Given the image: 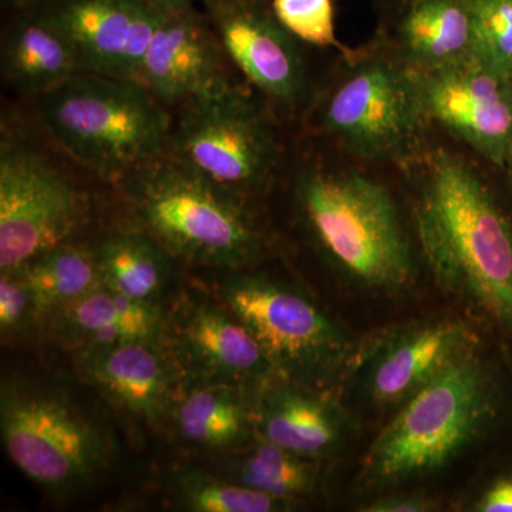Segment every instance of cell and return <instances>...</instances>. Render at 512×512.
I'll return each instance as SVG.
<instances>
[{
	"mask_svg": "<svg viewBox=\"0 0 512 512\" xmlns=\"http://www.w3.org/2000/svg\"><path fill=\"white\" fill-rule=\"evenodd\" d=\"M414 224L437 284L512 333V225L476 170L443 148L433 151Z\"/></svg>",
	"mask_w": 512,
	"mask_h": 512,
	"instance_id": "obj_1",
	"label": "cell"
},
{
	"mask_svg": "<svg viewBox=\"0 0 512 512\" xmlns=\"http://www.w3.org/2000/svg\"><path fill=\"white\" fill-rule=\"evenodd\" d=\"M295 198L305 227L340 274L379 292L412 284V244L393 195L379 181L311 168L299 174Z\"/></svg>",
	"mask_w": 512,
	"mask_h": 512,
	"instance_id": "obj_2",
	"label": "cell"
},
{
	"mask_svg": "<svg viewBox=\"0 0 512 512\" xmlns=\"http://www.w3.org/2000/svg\"><path fill=\"white\" fill-rule=\"evenodd\" d=\"M497 414V390L477 349L399 407L363 460L370 487H396L447 467L483 437Z\"/></svg>",
	"mask_w": 512,
	"mask_h": 512,
	"instance_id": "obj_3",
	"label": "cell"
},
{
	"mask_svg": "<svg viewBox=\"0 0 512 512\" xmlns=\"http://www.w3.org/2000/svg\"><path fill=\"white\" fill-rule=\"evenodd\" d=\"M36 103L57 146L104 180H123L164 154L173 124L140 83L103 74H73Z\"/></svg>",
	"mask_w": 512,
	"mask_h": 512,
	"instance_id": "obj_4",
	"label": "cell"
},
{
	"mask_svg": "<svg viewBox=\"0 0 512 512\" xmlns=\"http://www.w3.org/2000/svg\"><path fill=\"white\" fill-rule=\"evenodd\" d=\"M126 180L141 229L173 258L242 269L261 255L262 238L242 194L167 153L141 165Z\"/></svg>",
	"mask_w": 512,
	"mask_h": 512,
	"instance_id": "obj_5",
	"label": "cell"
},
{
	"mask_svg": "<svg viewBox=\"0 0 512 512\" xmlns=\"http://www.w3.org/2000/svg\"><path fill=\"white\" fill-rule=\"evenodd\" d=\"M221 298L251 330L276 375L328 392L355 366L359 355L352 340L292 286L239 275L222 285Z\"/></svg>",
	"mask_w": 512,
	"mask_h": 512,
	"instance_id": "obj_6",
	"label": "cell"
},
{
	"mask_svg": "<svg viewBox=\"0 0 512 512\" xmlns=\"http://www.w3.org/2000/svg\"><path fill=\"white\" fill-rule=\"evenodd\" d=\"M319 126L357 158L403 161L420 143L426 113L419 74L399 59H360L320 104Z\"/></svg>",
	"mask_w": 512,
	"mask_h": 512,
	"instance_id": "obj_7",
	"label": "cell"
},
{
	"mask_svg": "<svg viewBox=\"0 0 512 512\" xmlns=\"http://www.w3.org/2000/svg\"><path fill=\"white\" fill-rule=\"evenodd\" d=\"M0 434L13 464L50 491L79 490L109 461L103 433L60 394L29 384L3 383Z\"/></svg>",
	"mask_w": 512,
	"mask_h": 512,
	"instance_id": "obj_8",
	"label": "cell"
},
{
	"mask_svg": "<svg viewBox=\"0 0 512 512\" xmlns=\"http://www.w3.org/2000/svg\"><path fill=\"white\" fill-rule=\"evenodd\" d=\"M165 153L222 187L244 194L268 180L279 148L264 110L234 84L180 106Z\"/></svg>",
	"mask_w": 512,
	"mask_h": 512,
	"instance_id": "obj_9",
	"label": "cell"
},
{
	"mask_svg": "<svg viewBox=\"0 0 512 512\" xmlns=\"http://www.w3.org/2000/svg\"><path fill=\"white\" fill-rule=\"evenodd\" d=\"M87 212L84 192L49 158L15 138H2L0 271L69 242Z\"/></svg>",
	"mask_w": 512,
	"mask_h": 512,
	"instance_id": "obj_10",
	"label": "cell"
},
{
	"mask_svg": "<svg viewBox=\"0 0 512 512\" xmlns=\"http://www.w3.org/2000/svg\"><path fill=\"white\" fill-rule=\"evenodd\" d=\"M474 349L470 326L447 316L386 333L357 356L352 370L370 403L400 407Z\"/></svg>",
	"mask_w": 512,
	"mask_h": 512,
	"instance_id": "obj_11",
	"label": "cell"
},
{
	"mask_svg": "<svg viewBox=\"0 0 512 512\" xmlns=\"http://www.w3.org/2000/svg\"><path fill=\"white\" fill-rule=\"evenodd\" d=\"M427 121L481 156L503 163L512 151V79L478 60L419 74Z\"/></svg>",
	"mask_w": 512,
	"mask_h": 512,
	"instance_id": "obj_12",
	"label": "cell"
},
{
	"mask_svg": "<svg viewBox=\"0 0 512 512\" xmlns=\"http://www.w3.org/2000/svg\"><path fill=\"white\" fill-rule=\"evenodd\" d=\"M229 59L207 13L195 6L161 12L136 82L163 104H183L234 86Z\"/></svg>",
	"mask_w": 512,
	"mask_h": 512,
	"instance_id": "obj_13",
	"label": "cell"
},
{
	"mask_svg": "<svg viewBox=\"0 0 512 512\" xmlns=\"http://www.w3.org/2000/svg\"><path fill=\"white\" fill-rule=\"evenodd\" d=\"M62 30L83 73L136 82L163 10L150 0H29Z\"/></svg>",
	"mask_w": 512,
	"mask_h": 512,
	"instance_id": "obj_14",
	"label": "cell"
},
{
	"mask_svg": "<svg viewBox=\"0 0 512 512\" xmlns=\"http://www.w3.org/2000/svg\"><path fill=\"white\" fill-rule=\"evenodd\" d=\"M210 18L229 62L268 99L293 109L306 86L298 39L278 22L269 0H208Z\"/></svg>",
	"mask_w": 512,
	"mask_h": 512,
	"instance_id": "obj_15",
	"label": "cell"
},
{
	"mask_svg": "<svg viewBox=\"0 0 512 512\" xmlns=\"http://www.w3.org/2000/svg\"><path fill=\"white\" fill-rule=\"evenodd\" d=\"M167 336L171 353L192 384L261 387L276 376L251 330L225 305L194 303L168 322Z\"/></svg>",
	"mask_w": 512,
	"mask_h": 512,
	"instance_id": "obj_16",
	"label": "cell"
},
{
	"mask_svg": "<svg viewBox=\"0 0 512 512\" xmlns=\"http://www.w3.org/2000/svg\"><path fill=\"white\" fill-rule=\"evenodd\" d=\"M76 369L114 406L148 423L171 412L183 373L164 342L146 340L79 349Z\"/></svg>",
	"mask_w": 512,
	"mask_h": 512,
	"instance_id": "obj_17",
	"label": "cell"
},
{
	"mask_svg": "<svg viewBox=\"0 0 512 512\" xmlns=\"http://www.w3.org/2000/svg\"><path fill=\"white\" fill-rule=\"evenodd\" d=\"M256 436L303 457L338 450L349 433V417L325 390L274 376L255 399Z\"/></svg>",
	"mask_w": 512,
	"mask_h": 512,
	"instance_id": "obj_18",
	"label": "cell"
},
{
	"mask_svg": "<svg viewBox=\"0 0 512 512\" xmlns=\"http://www.w3.org/2000/svg\"><path fill=\"white\" fill-rule=\"evenodd\" d=\"M49 318L56 335L77 350L138 340L164 342L168 332L160 305L134 301L104 285Z\"/></svg>",
	"mask_w": 512,
	"mask_h": 512,
	"instance_id": "obj_19",
	"label": "cell"
},
{
	"mask_svg": "<svg viewBox=\"0 0 512 512\" xmlns=\"http://www.w3.org/2000/svg\"><path fill=\"white\" fill-rule=\"evenodd\" d=\"M474 0H407L397 13V59L417 74L473 59Z\"/></svg>",
	"mask_w": 512,
	"mask_h": 512,
	"instance_id": "obj_20",
	"label": "cell"
},
{
	"mask_svg": "<svg viewBox=\"0 0 512 512\" xmlns=\"http://www.w3.org/2000/svg\"><path fill=\"white\" fill-rule=\"evenodd\" d=\"M80 73L69 37L29 2L20 0L2 45V74L13 89L29 96L55 89Z\"/></svg>",
	"mask_w": 512,
	"mask_h": 512,
	"instance_id": "obj_21",
	"label": "cell"
},
{
	"mask_svg": "<svg viewBox=\"0 0 512 512\" xmlns=\"http://www.w3.org/2000/svg\"><path fill=\"white\" fill-rule=\"evenodd\" d=\"M258 389L228 383L192 384L171 409L174 429L185 443L207 450L244 446L256 436Z\"/></svg>",
	"mask_w": 512,
	"mask_h": 512,
	"instance_id": "obj_22",
	"label": "cell"
},
{
	"mask_svg": "<svg viewBox=\"0 0 512 512\" xmlns=\"http://www.w3.org/2000/svg\"><path fill=\"white\" fill-rule=\"evenodd\" d=\"M101 281L134 299L160 305L170 282V254L141 229L114 232L94 247Z\"/></svg>",
	"mask_w": 512,
	"mask_h": 512,
	"instance_id": "obj_23",
	"label": "cell"
},
{
	"mask_svg": "<svg viewBox=\"0 0 512 512\" xmlns=\"http://www.w3.org/2000/svg\"><path fill=\"white\" fill-rule=\"evenodd\" d=\"M35 295L40 318H49L103 285L93 248L66 244L36 256L19 266Z\"/></svg>",
	"mask_w": 512,
	"mask_h": 512,
	"instance_id": "obj_24",
	"label": "cell"
},
{
	"mask_svg": "<svg viewBox=\"0 0 512 512\" xmlns=\"http://www.w3.org/2000/svg\"><path fill=\"white\" fill-rule=\"evenodd\" d=\"M227 471L225 477L235 483L292 503L312 494L318 483V467L311 458L261 437L247 451L232 458Z\"/></svg>",
	"mask_w": 512,
	"mask_h": 512,
	"instance_id": "obj_25",
	"label": "cell"
},
{
	"mask_svg": "<svg viewBox=\"0 0 512 512\" xmlns=\"http://www.w3.org/2000/svg\"><path fill=\"white\" fill-rule=\"evenodd\" d=\"M173 494L185 510L195 512H282L295 504L192 468L178 471Z\"/></svg>",
	"mask_w": 512,
	"mask_h": 512,
	"instance_id": "obj_26",
	"label": "cell"
},
{
	"mask_svg": "<svg viewBox=\"0 0 512 512\" xmlns=\"http://www.w3.org/2000/svg\"><path fill=\"white\" fill-rule=\"evenodd\" d=\"M473 57L512 79V0H474Z\"/></svg>",
	"mask_w": 512,
	"mask_h": 512,
	"instance_id": "obj_27",
	"label": "cell"
},
{
	"mask_svg": "<svg viewBox=\"0 0 512 512\" xmlns=\"http://www.w3.org/2000/svg\"><path fill=\"white\" fill-rule=\"evenodd\" d=\"M278 22L299 42L318 47L348 49L336 36L333 0H269Z\"/></svg>",
	"mask_w": 512,
	"mask_h": 512,
	"instance_id": "obj_28",
	"label": "cell"
},
{
	"mask_svg": "<svg viewBox=\"0 0 512 512\" xmlns=\"http://www.w3.org/2000/svg\"><path fill=\"white\" fill-rule=\"evenodd\" d=\"M40 319L36 299L22 269H8L0 275V330L13 335Z\"/></svg>",
	"mask_w": 512,
	"mask_h": 512,
	"instance_id": "obj_29",
	"label": "cell"
},
{
	"mask_svg": "<svg viewBox=\"0 0 512 512\" xmlns=\"http://www.w3.org/2000/svg\"><path fill=\"white\" fill-rule=\"evenodd\" d=\"M437 505L429 497L420 494H394L376 498L362 511L366 512H427L436 510Z\"/></svg>",
	"mask_w": 512,
	"mask_h": 512,
	"instance_id": "obj_30",
	"label": "cell"
},
{
	"mask_svg": "<svg viewBox=\"0 0 512 512\" xmlns=\"http://www.w3.org/2000/svg\"><path fill=\"white\" fill-rule=\"evenodd\" d=\"M480 512H512V477L501 478L487 488L474 504Z\"/></svg>",
	"mask_w": 512,
	"mask_h": 512,
	"instance_id": "obj_31",
	"label": "cell"
},
{
	"mask_svg": "<svg viewBox=\"0 0 512 512\" xmlns=\"http://www.w3.org/2000/svg\"><path fill=\"white\" fill-rule=\"evenodd\" d=\"M154 6H157L158 9L167 10V9H178L185 8V6H195V3H201L204 5L208 0H150Z\"/></svg>",
	"mask_w": 512,
	"mask_h": 512,
	"instance_id": "obj_32",
	"label": "cell"
},
{
	"mask_svg": "<svg viewBox=\"0 0 512 512\" xmlns=\"http://www.w3.org/2000/svg\"><path fill=\"white\" fill-rule=\"evenodd\" d=\"M407 0H383L384 5L389 6L393 13H399V10L406 5Z\"/></svg>",
	"mask_w": 512,
	"mask_h": 512,
	"instance_id": "obj_33",
	"label": "cell"
}]
</instances>
